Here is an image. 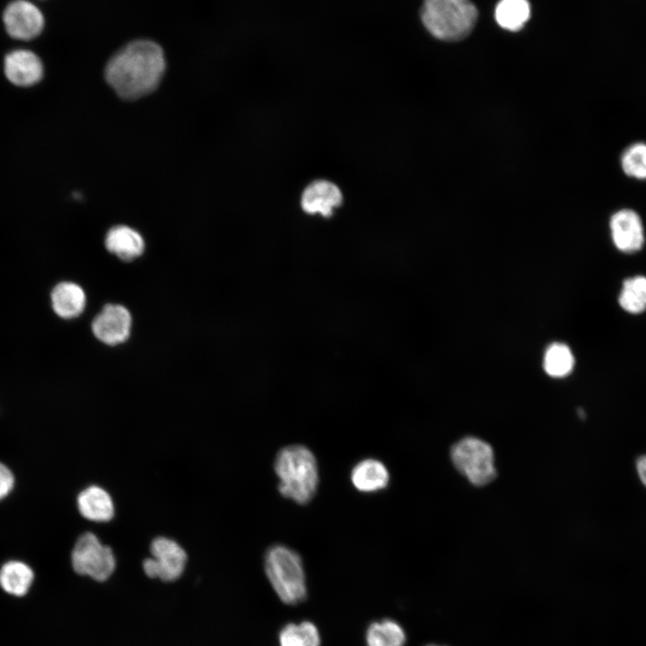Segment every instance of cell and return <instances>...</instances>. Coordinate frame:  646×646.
I'll return each instance as SVG.
<instances>
[{
	"label": "cell",
	"instance_id": "1",
	"mask_svg": "<svg viewBox=\"0 0 646 646\" xmlns=\"http://www.w3.org/2000/svg\"><path fill=\"white\" fill-rule=\"evenodd\" d=\"M162 48L153 41L137 39L118 49L108 61L105 79L121 98L135 100L153 92L165 71Z\"/></svg>",
	"mask_w": 646,
	"mask_h": 646
},
{
	"label": "cell",
	"instance_id": "2",
	"mask_svg": "<svg viewBox=\"0 0 646 646\" xmlns=\"http://www.w3.org/2000/svg\"><path fill=\"white\" fill-rule=\"evenodd\" d=\"M274 469L279 479L278 491L285 498L306 504L316 494L319 484L317 459L304 445H289L275 456Z\"/></svg>",
	"mask_w": 646,
	"mask_h": 646
},
{
	"label": "cell",
	"instance_id": "3",
	"mask_svg": "<svg viewBox=\"0 0 646 646\" xmlns=\"http://www.w3.org/2000/svg\"><path fill=\"white\" fill-rule=\"evenodd\" d=\"M266 575L282 602L296 605L307 598L302 560L298 553L284 545L270 546L265 554Z\"/></svg>",
	"mask_w": 646,
	"mask_h": 646
},
{
	"label": "cell",
	"instance_id": "4",
	"mask_svg": "<svg viewBox=\"0 0 646 646\" xmlns=\"http://www.w3.org/2000/svg\"><path fill=\"white\" fill-rule=\"evenodd\" d=\"M425 28L442 40H458L467 36L477 20L476 7L465 0H428L421 10Z\"/></svg>",
	"mask_w": 646,
	"mask_h": 646
},
{
	"label": "cell",
	"instance_id": "5",
	"mask_svg": "<svg viewBox=\"0 0 646 646\" xmlns=\"http://www.w3.org/2000/svg\"><path fill=\"white\" fill-rule=\"evenodd\" d=\"M451 458L456 468L475 485H485L496 477L493 449L482 440H460L451 449Z\"/></svg>",
	"mask_w": 646,
	"mask_h": 646
},
{
	"label": "cell",
	"instance_id": "6",
	"mask_svg": "<svg viewBox=\"0 0 646 646\" xmlns=\"http://www.w3.org/2000/svg\"><path fill=\"white\" fill-rule=\"evenodd\" d=\"M74 572L96 581H106L114 572L116 560L110 547L101 544L91 532L83 534L75 542L71 554Z\"/></svg>",
	"mask_w": 646,
	"mask_h": 646
},
{
	"label": "cell",
	"instance_id": "7",
	"mask_svg": "<svg viewBox=\"0 0 646 646\" xmlns=\"http://www.w3.org/2000/svg\"><path fill=\"white\" fill-rule=\"evenodd\" d=\"M150 550L153 556L143 563L144 571L148 577L172 581L182 574L187 563V554L177 542L159 537L153 540Z\"/></svg>",
	"mask_w": 646,
	"mask_h": 646
},
{
	"label": "cell",
	"instance_id": "8",
	"mask_svg": "<svg viewBox=\"0 0 646 646\" xmlns=\"http://www.w3.org/2000/svg\"><path fill=\"white\" fill-rule=\"evenodd\" d=\"M132 317L121 304H106L92 322L94 336L108 345H118L130 336Z\"/></svg>",
	"mask_w": 646,
	"mask_h": 646
},
{
	"label": "cell",
	"instance_id": "9",
	"mask_svg": "<svg viewBox=\"0 0 646 646\" xmlns=\"http://www.w3.org/2000/svg\"><path fill=\"white\" fill-rule=\"evenodd\" d=\"M3 21L11 37L24 40L38 36L44 26V17L39 8L22 0L12 2L6 6Z\"/></svg>",
	"mask_w": 646,
	"mask_h": 646
},
{
	"label": "cell",
	"instance_id": "10",
	"mask_svg": "<svg viewBox=\"0 0 646 646\" xmlns=\"http://www.w3.org/2000/svg\"><path fill=\"white\" fill-rule=\"evenodd\" d=\"M610 231L615 248L624 253L639 251L644 244V230L640 215L633 210L624 208L610 218Z\"/></svg>",
	"mask_w": 646,
	"mask_h": 646
},
{
	"label": "cell",
	"instance_id": "11",
	"mask_svg": "<svg viewBox=\"0 0 646 646\" xmlns=\"http://www.w3.org/2000/svg\"><path fill=\"white\" fill-rule=\"evenodd\" d=\"M4 68L7 79L18 86L33 85L43 75L40 59L30 50L19 49L7 54Z\"/></svg>",
	"mask_w": 646,
	"mask_h": 646
},
{
	"label": "cell",
	"instance_id": "12",
	"mask_svg": "<svg viewBox=\"0 0 646 646\" xmlns=\"http://www.w3.org/2000/svg\"><path fill=\"white\" fill-rule=\"evenodd\" d=\"M342 200V193L336 185L320 179L313 181L304 189L301 206L308 214L319 213L327 217L332 214L334 208L341 205Z\"/></svg>",
	"mask_w": 646,
	"mask_h": 646
},
{
	"label": "cell",
	"instance_id": "13",
	"mask_svg": "<svg viewBox=\"0 0 646 646\" xmlns=\"http://www.w3.org/2000/svg\"><path fill=\"white\" fill-rule=\"evenodd\" d=\"M104 244L109 252L126 262L140 258L145 249L143 236L136 230L123 224L108 231Z\"/></svg>",
	"mask_w": 646,
	"mask_h": 646
},
{
	"label": "cell",
	"instance_id": "14",
	"mask_svg": "<svg viewBox=\"0 0 646 646\" xmlns=\"http://www.w3.org/2000/svg\"><path fill=\"white\" fill-rule=\"evenodd\" d=\"M351 482L359 492L372 493L385 489L389 482V473L379 459L367 458L358 461L351 471Z\"/></svg>",
	"mask_w": 646,
	"mask_h": 646
},
{
	"label": "cell",
	"instance_id": "15",
	"mask_svg": "<svg viewBox=\"0 0 646 646\" xmlns=\"http://www.w3.org/2000/svg\"><path fill=\"white\" fill-rule=\"evenodd\" d=\"M51 306L55 313L65 319L79 317L86 306V294L77 284L60 282L50 293Z\"/></svg>",
	"mask_w": 646,
	"mask_h": 646
},
{
	"label": "cell",
	"instance_id": "16",
	"mask_svg": "<svg viewBox=\"0 0 646 646\" xmlns=\"http://www.w3.org/2000/svg\"><path fill=\"white\" fill-rule=\"evenodd\" d=\"M77 506L83 518L95 522H107L115 512L111 496L97 485H91L79 493Z\"/></svg>",
	"mask_w": 646,
	"mask_h": 646
},
{
	"label": "cell",
	"instance_id": "17",
	"mask_svg": "<svg viewBox=\"0 0 646 646\" xmlns=\"http://www.w3.org/2000/svg\"><path fill=\"white\" fill-rule=\"evenodd\" d=\"M33 581L32 569L22 561H8L0 568V587L10 595L24 596L28 593Z\"/></svg>",
	"mask_w": 646,
	"mask_h": 646
},
{
	"label": "cell",
	"instance_id": "18",
	"mask_svg": "<svg viewBox=\"0 0 646 646\" xmlns=\"http://www.w3.org/2000/svg\"><path fill=\"white\" fill-rule=\"evenodd\" d=\"M365 639L367 646H404L406 633L396 621L383 619L369 625Z\"/></svg>",
	"mask_w": 646,
	"mask_h": 646
},
{
	"label": "cell",
	"instance_id": "19",
	"mask_svg": "<svg viewBox=\"0 0 646 646\" xmlns=\"http://www.w3.org/2000/svg\"><path fill=\"white\" fill-rule=\"evenodd\" d=\"M530 16V5L524 0H503L494 12L497 23L509 31L520 30Z\"/></svg>",
	"mask_w": 646,
	"mask_h": 646
},
{
	"label": "cell",
	"instance_id": "20",
	"mask_svg": "<svg viewBox=\"0 0 646 646\" xmlns=\"http://www.w3.org/2000/svg\"><path fill=\"white\" fill-rule=\"evenodd\" d=\"M280 646H320L321 639L317 626L310 622L289 623L279 633Z\"/></svg>",
	"mask_w": 646,
	"mask_h": 646
},
{
	"label": "cell",
	"instance_id": "21",
	"mask_svg": "<svg viewBox=\"0 0 646 646\" xmlns=\"http://www.w3.org/2000/svg\"><path fill=\"white\" fill-rule=\"evenodd\" d=\"M621 308L631 314L646 310V276L635 275L625 279L619 293Z\"/></svg>",
	"mask_w": 646,
	"mask_h": 646
},
{
	"label": "cell",
	"instance_id": "22",
	"mask_svg": "<svg viewBox=\"0 0 646 646\" xmlns=\"http://www.w3.org/2000/svg\"><path fill=\"white\" fill-rule=\"evenodd\" d=\"M543 366L551 377L562 378L572 371L574 356L568 345L554 343L546 349Z\"/></svg>",
	"mask_w": 646,
	"mask_h": 646
},
{
	"label": "cell",
	"instance_id": "23",
	"mask_svg": "<svg viewBox=\"0 0 646 646\" xmlns=\"http://www.w3.org/2000/svg\"><path fill=\"white\" fill-rule=\"evenodd\" d=\"M621 166L627 175L646 179V143L636 142L627 146L621 156Z\"/></svg>",
	"mask_w": 646,
	"mask_h": 646
},
{
	"label": "cell",
	"instance_id": "24",
	"mask_svg": "<svg viewBox=\"0 0 646 646\" xmlns=\"http://www.w3.org/2000/svg\"><path fill=\"white\" fill-rule=\"evenodd\" d=\"M14 484V477L11 470L4 464L0 463V500L6 497L13 490Z\"/></svg>",
	"mask_w": 646,
	"mask_h": 646
},
{
	"label": "cell",
	"instance_id": "25",
	"mask_svg": "<svg viewBox=\"0 0 646 646\" xmlns=\"http://www.w3.org/2000/svg\"><path fill=\"white\" fill-rule=\"evenodd\" d=\"M636 468L641 481L646 486V455L638 458Z\"/></svg>",
	"mask_w": 646,
	"mask_h": 646
},
{
	"label": "cell",
	"instance_id": "26",
	"mask_svg": "<svg viewBox=\"0 0 646 646\" xmlns=\"http://www.w3.org/2000/svg\"><path fill=\"white\" fill-rule=\"evenodd\" d=\"M429 646H438V645H429Z\"/></svg>",
	"mask_w": 646,
	"mask_h": 646
}]
</instances>
